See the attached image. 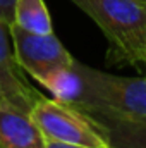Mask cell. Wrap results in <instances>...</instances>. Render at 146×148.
<instances>
[{
    "mask_svg": "<svg viewBox=\"0 0 146 148\" xmlns=\"http://www.w3.org/2000/svg\"><path fill=\"white\" fill-rule=\"evenodd\" d=\"M102 29L108 41L107 60L113 66H146V2L69 0Z\"/></svg>",
    "mask_w": 146,
    "mask_h": 148,
    "instance_id": "1",
    "label": "cell"
},
{
    "mask_svg": "<svg viewBox=\"0 0 146 148\" xmlns=\"http://www.w3.org/2000/svg\"><path fill=\"white\" fill-rule=\"evenodd\" d=\"M0 148H46V138L28 112L0 100Z\"/></svg>",
    "mask_w": 146,
    "mask_h": 148,
    "instance_id": "6",
    "label": "cell"
},
{
    "mask_svg": "<svg viewBox=\"0 0 146 148\" xmlns=\"http://www.w3.org/2000/svg\"><path fill=\"white\" fill-rule=\"evenodd\" d=\"M143 2H146V0H143Z\"/></svg>",
    "mask_w": 146,
    "mask_h": 148,
    "instance_id": "12",
    "label": "cell"
},
{
    "mask_svg": "<svg viewBox=\"0 0 146 148\" xmlns=\"http://www.w3.org/2000/svg\"><path fill=\"white\" fill-rule=\"evenodd\" d=\"M31 119L48 141L91 148H110L98 121L71 103L40 97L29 110Z\"/></svg>",
    "mask_w": 146,
    "mask_h": 148,
    "instance_id": "3",
    "label": "cell"
},
{
    "mask_svg": "<svg viewBox=\"0 0 146 148\" xmlns=\"http://www.w3.org/2000/svg\"><path fill=\"white\" fill-rule=\"evenodd\" d=\"M46 148H91V147H79V145H67V143H59V141H48L46 140ZM112 148V147H110Z\"/></svg>",
    "mask_w": 146,
    "mask_h": 148,
    "instance_id": "11",
    "label": "cell"
},
{
    "mask_svg": "<svg viewBox=\"0 0 146 148\" xmlns=\"http://www.w3.org/2000/svg\"><path fill=\"white\" fill-rule=\"evenodd\" d=\"M83 81L77 109L110 121H146V76H119L76 60Z\"/></svg>",
    "mask_w": 146,
    "mask_h": 148,
    "instance_id": "2",
    "label": "cell"
},
{
    "mask_svg": "<svg viewBox=\"0 0 146 148\" xmlns=\"http://www.w3.org/2000/svg\"><path fill=\"white\" fill-rule=\"evenodd\" d=\"M41 93L33 90L23 77V69L16 60L9 26L0 21V100L28 112Z\"/></svg>",
    "mask_w": 146,
    "mask_h": 148,
    "instance_id": "5",
    "label": "cell"
},
{
    "mask_svg": "<svg viewBox=\"0 0 146 148\" xmlns=\"http://www.w3.org/2000/svg\"><path fill=\"white\" fill-rule=\"evenodd\" d=\"M17 0H0V21L7 26L12 24L14 19V5Z\"/></svg>",
    "mask_w": 146,
    "mask_h": 148,
    "instance_id": "10",
    "label": "cell"
},
{
    "mask_svg": "<svg viewBox=\"0 0 146 148\" xmlns=\"http://www.w3.org/2000/svg\"><path fill=\"white\" fill-rule=\"evenodd\" d=\"M9 33L19 67L26 71L33 79H38L50 69L72 66L76 60L53 33L35 35L21 29L16 24L9 26Z\"/></svg>",
    "mask_w": 146,
    "mask_h": 148,
    "instance_id": "4",
    "label": "cell"
},
{
    "mask_svg": "<svg viewBox=\"0 0 146 148\" xmlns=\"http://www.w3.org/2000/svg\"><path fill=\"white\" fill-rule=\"evenodd\" d=\"M112 148H146V121H110L95 117Z\"/></svg>",
    "mask_w": 146,
    "mask_h": 148,
    "instance_id": "8",
    "label": "cell"
},
{
    "mask_svg": "<svg viewBox=\"0 0 146 148\" xmlns=\"http://www.w3.org/2000/svg\"><path fill=\"white\" fill-rule=\"evenodd\" d=\"M12 24L35 35L53 33L52 17L45 5V0H17L14 5Z\"/></svg>",
    "mask_w": 146,
    "mask_h": 148,
    "instance_id": "9",
    "label": "cell"
},
{
    "mask_svg": "<svg viewBox=\"0 0 146 148\" xmlns=\"http://www.w3.org/2000/svg\"><path fill=\"white\" fill-rule=\"evenodd\" d=\"M36 81L53 95V98L65 102V103H71L74 107H76V103L81 97V91H83V81L77 73L76 60L72 66H62V67H55V69L46 71Z\"/></svg>",
    "mask_w": 146,
    "mask_h": 148,
    "instance_id": "7",
    "label": "cell"
}]
</instances>
